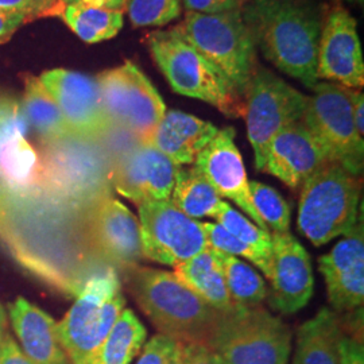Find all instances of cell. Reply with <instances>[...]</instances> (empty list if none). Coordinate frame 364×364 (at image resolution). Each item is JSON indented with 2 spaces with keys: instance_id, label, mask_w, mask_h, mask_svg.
Segmentation results:
<instances>
[{
  "instance_id": "obj_1",
  "label": "cell",
  "mask_w": 364,
  "mask_h": 364,
  "mask_svg": "<svg viewBox=\"0 0 364 364\" xmlns=\"http://www.w3.org/2000/svg\"><path fill=\"white\" fill-rule=\"evenodd\" d=\"M240 13L257 50L282 73L313 90L328 7L318 0H247Z\"/></svg>"
},
{
  "instance_id": "obj_2",
  "label": "cell",
  "mask_w": 364,
  "mask_h": 364,
  "mask_svg": "<svg viewBox=\"0 0 364 364\" xmlns=\"http://www.w3.org/2000/svg\"><path fill=\"white\" fill-rule=\"evenodd\" d=\"M131 293L161 335L181 343H204L221 312L205 302L174 273L135 269Z\"/></svg>"
},
{
  "instance_id": "obj_3",
  "label": "cell",
  "mask_w": 364,
  "mask_h": 364,
  "mask_svg": "<svg viewBox=\"0 0 364 364\" xmlns=\"http://www.w3.org/2000/svg\"><path fill=\"white\" fill-rule=\"evenodd\" d=\"M146 43L176 93L213 105L225 117L245 115V100L230 80L171 28L147 34Z\"/></svg>"
},
{
  "instance_id": "obj_4",
  "label": "cell",
  "mask_w": 364,
  "mask_h": 364,
  "mask_svg": "<svg viewBox=\"0 0 364 364\" xmlns=\"http://www.w3.org/2000/svg\"><path fill=\"white\" fill-rule=\"evenodd\" d=\"M291 329L262 306L221 312L205 346L223 364H287Z\"/></svg>"
},
{
  "instance_id": "obj_5",
  "label": "cell",
  "mask_w": 364,
  "mask_h": 364,
  "mask_svg": "<svg viewBox=\"0 0 364 364\" xmlns=\"http://www.w3.org/2000/svg\"><path fill=\"white\" fill-rule=\"evenodd\" d=\"M359 203V178L338 164L328 162L301 186L299 232L313 246H324L355 227Z\"/></svg>"
},
{
  "instance_id": "obj_6",
  "label": "cell",
  "mask_w": 364,
  "mask_h": 364,
  "mask_svg": "<svg viewBox=\"0 0 364 364\" xmlns=\"http://www.w3.org/2000/svg\"><path fill=\"white\" fill-rule=\"evenodd\" d=\"M171 30L219 68L245 100L258 61L240 9L219 14L186 11L181 23Z\"/></svg>"
},
{
  "instance_id": "obj_7",
  "label": "cell",
  "mask_w": 364,
  "mask_h": 364,
  "mask_svg": "<svg viewBox=\"0 0 364 364\" xmlns=\"http://www.w3.org/2000/svg\"><path fill=\"white\" fill-rule=\"evenodd\" d=\"M126 306L114 269L92 275L57 333L70 364H93L107 335Z\"/></svg>"
},
{
  "instance_id": "obj_8",
  "label": "cell",
  "mask_w": 364,
  "mask_h": 364,
  "mask_svg": "<svg viewBox=\"0 0 364 364\" xmlns=\"http://www.w3.org/2000/svg\"><path fill=\"white\" fill-rule=\"evenodd\" d=\"M309 96L302 122L324 151L328 162L360 177L364 165V138L353 123L347 88L318 81Z\"/></svg>"
},
{
  "instance_id": "obj_9",
  "label": "cell",
  "mask_w": 364,
  "mask_h": 364,
  "mask_svg": "<svg viewBox=\"0 0 364 364\" xmlns=\"http://www.w3.org/2000/svg\"><path fill=\"white\" fill-rule=\"evenodd\" d=\"M309 96L287 84L264 66L255 68L245 96L247 136L255 168L262 171L274 136L289 124L302 120Z\"/></svg>"
},
{
  "instance_id": "obj_10",
  "label": "cell",
  "mask_w": 364,
  "mask_h": 364,
  "mask_svg": "<svg viewBox=\"0 0 364 364\" xmlns=\"http://www.w3.org/2000/svg\"><path fill=\"white\" fill-rule=\"evenodd\" d=\"M96 81L112 127L147 144L168 111L153 82L131 61L100 73Z\"/></svg>"
},
{
  "instance_id": "obj_11",
  "label": "cell",
  "mask_w": 364,
  "mask_h": 364,
  "mask_svg": "<svg viewBox=\"0 0 364 364\" xmlns=\"http://www.w3.org/2000/svg\"><path fill=\"white\" fill-rule=\"evenodd\" d=\"M138 210L146 259L174 267L208 247L201 223L182 213L170 200L144 203Z\"/></svg>"
},
{
  "instance_id": "obj_12",
  "label": "cell",
  "mask_w": 364,
  "mask_h": 364,
  "mask_svg": "<svg viewBox=\"0 0 364 364\" xmlns=\"http://www.w3.org/2000/svg\"><path fill=\"white\" fill-rule=\"evenodd\" d=\"M28 127L21 102L0 92V203L39 185V156L27 141Z\"/></svg>"
},
{
  "instance_id": "obj_13",
  "label": "cell",
  "mask_w": 364,
  "mask_h": 364,
  "mask_svg": "<svg viewBox=\"0 0 364 364\" xmlns=\"http://www.w3.org/2000/svg\"><path fill=\"white\" fill-rule=\"evenodd\" d=\"M60 107L75 138L96 141L112 130L96 78L84 73L52 69L39 76Z\"/></svg>"
},
{
  "instance_id": "obj_14",
  "label": "cell",
  "mask_w": 364,
  "mask_h": 364,
  "mask_svg": "<svg viewBox=\"0 0 364 364\" xmlns=\"http://www.w3.org/2000/svg\"><path fill=\"white\" fill-rule=\"evenodd\" d=\"M317 78L360 90L364 60L356 19L340 3L326 13L317 55Z\"/></svg>"
},
{
  "instance_id": "obj_15",
  "label": "cell",
  "mask_w": 364,
  "mask_h": 364,
  "mask_svg": "<svg viewBox=\"0 0 364 364\" xmlns=\"http://www.w3.org/2000/svg\"><path fill=\"white\" fill-rule=\"evenodd\" d=\"M182 166L149 144H138L117 161L112 174L117 193L138 207L150 201H166Z\"/></svg>"
},
{
  "instance_id": "obj_16",
  "label": "cell",
  "mask_w": 364,
  "mask_h": 364,
  "mask_svg": "<svg viewBox=\"0 0 364 364\" xmlns=\"http://www.w3.org/2000/svg\"><path fill=\"white\" fill-rule=\"evenodd\" d=\"M235 136L234 127H224L218 131L216 136L197 156L193 165L221 198L231 200L247 215L250 220L254 221L262 230L269 231L254 207L247 171L242 154L235 144Z\"/></svg>"
},
{
  "instance_id": "obj_17",
  "label": "cell",
  "mask_w": 364,
  "mask_h": 364,
  "mask_svg": "<svg viewBox=\"0 0 364 364\" xmlns=\"http://www.w3.org/2000/svg\"><path fill=\"white\" fill-rule=\"evenodd\" d=\"M272 290L267 293L274 311L293 314L308 305L313 296L312 260L299 240L287 232H273Z\"/></svg>"
},
{
  "instance_id": "obj_18",
  "label": "cell",
  "mask_w": 364,
  "mask_h": 364,
  "mask_svg": "<svg viewBox=\"0 0 364 364\" xmlns=\"http://www.w3.org/2000/svg\"><path fill=\"white\" fill-rule=\"evenodd\" d=\"M318 270L326 279L328 299L333 312L338 314L363 308V216L344 235V239L320 257Z\"/></svg>"
},
{
  "instance_id": "obj_19",
  "label": "cell",
  "mask_w": 364,
  "mask_h": 364,
  "mask_svg": "<svg viewBox=\"0 0 364 364\" xmlns=\"http://www.w3.org/2000/svg\"><path fill=\"white\" fill-rule=\"evenodd\" d=\"M90 236L96 250L123 269H134L142 258L139 221L117 198L97 200L90 215Z\"/></svg>"
},
{
  "instance_id": "obj_20",
  "label": "cell",
  "mask_w": 364,
  "mask_h": 364,
  "mask_svg": "<svg viewBox=\"0 0 364 364\" xmlns=\"http://www.w3.org/2000/svg\"><path fill=\"white\" fill-rule=\"evenodd\" d=\"M328 164L324 151L306 124L299 120L279 131L266 151V171L290 189H299Z\"/></svg>"
},
{
  "instance_id": "obj_21",
  "label": "cell",
  "mask_w": 364,
  "mask_h": 364,
  "mask_svg": "<svg viewBox=\"0 0 364 364\" xmlns=\"http://www.w3.org/2000/svg\"><path fill=\"white\" fill-rule=\"evenodd\" d=\"M14 332L22 351L34 364H70L57 333L52 317L23 297L9 305Z\"/></svg>"
},
{
  "instance_id": "obj_22",
  "label": "cell",
  "mask_w": 364,
  "mask_h": 364,
  "mask_svg": "<svg viewBox=\"0 0 364 364\" xmlns=\"http://www.w3.org/2000/svg\"><path fill=\"white\" fill-rule=\"evenodd\" d=\"M219 129L200 117L177 109L166 111L147 144L154 146L176 165H192L216 136Z\"/></svg>"
},
{
  "instance_id": "obj_23",
  "label": "cell",
  "mask_w": 364,
  "mask_h": 364,
  "mask_svg": "<svg viewBox=\"0 0 364 364\" xmlns=\"http://www.w3.org/2000/svg\"><path fill=\"white\" fill-rule=\"evenodd\" d=\"M344 335L338 313L321 308L299 326L293 364H340V340Z\"/></svg>"
},
{
  "instance_id": "obj_24",
  "label": "cell",
  "mask_w": 364,
  "mask_h": 364,
  "mask_svg": "<svg viewBox=\"0 0 364 364\" xmlns=\"http://www.w3.org/2000/svg\"><path fill=\"white\" fill-rule=\"evenodd\" d=\"M174 274L219 312L234 309L225 287L220 260L213 248H204L193 258L174 266Z\"/></svg>"
},
{
  "instance_id": "obj_25",
  "label": "cell",
  "mask_w": 364,
  "mask_h": 364,
  "mask_svg": "<svg viewBox=\"0 0 364 364\" xmlns=\"http://www.w3.org/2000/svg\"><path fill=\"white\" fill-rule=\"evenodd\" d=\"M21 105L28 126L38 134L43 144H55L75 138L60 107L39 77H26Z\"/></svg>"
},
{
  "instance_id": "obj_26",
  "label": "cell",
  "mask_w": 364,
  "mask_h": 364,
  "mask_svg": "<svg viewBox=\"0 0 364 364\" xmlns=\"http://www.w3.org/2000/svg\"><path fill=\"white\" fill-rule=\"evenodd\" d=\"M170 201L182 213L195 220L203 218L216 219L224 203L215 188L195 166L178 170Z\"/></svg>"
},
{
  "instance_id": "obj_27",
  "label": "cell",
  "mask_w": 364,
  "mask_h": 364,
  "mask_svg": "<svg viewBox=\"0 0 364 364\" xmlns=\"http://www.w3.org/2000/svg\"><path fill=\"white\" fill-rule=\"evenodd\" d=\"M147 329L130 309H123L107 335L93 364H130L141 352Z\"/></svg>"
},
{
  "instance_id": "obj_28",
  "label": "cell",
  "mask_w": 364,
  "mask_h": 364,
  "mask_svg": "<svg viewBox=\"0 0 364 364\" xmlns=\"http://www.w3.org/2000/svg\"><path fill=\"white\" fill-rule=\"evenodd\" d=\"M66 26L87 43H99L117 37L123 27V13L84 3L66 4L60 15Z\"/></svg>"
},
{
  "instance_id": "obj_29",
  "label": "cell",
  "mask_w": 364,
  "mask_h": 364,
  "mask_svg": "<svg viewBox=\"0 0 364 364\" xmlns=\"http://www.w3.org/2000/svg\"><path fill=\"white\" fill-rule=\"evenodd\" d=\"M215 251L220 260L225 287L232 304L242 308L260 306L269 293L262 275L245 260L218 250Z\"/></svg>"
},
{
  "instance_id": "obj_30",
  "label": "cell",
  "mask_w": 364,
  "mask_h": 364,
  "mask_svg": "<svg viewBox=\"0 0 364 364\" xmlns=\"http://www.w3.org/2000/svg\"><path fill=\"white\" fill-rule=\"evenodd\" d=\"M218 224L235 236L242 243L254 248L260 255V258L267 263L272 269L273 266V242H272V232L262 230L255 223L250 220L247 216L236 210L228 203H223L220 212L216 218Z\"/></svg>"
},
{
  "instance_id": "obj_31",
  "label": "cell",
  "mask_w": 364,
  "mask_h": 364,
  "mask_svg": "<svg viewBox=\"0 0 364 364\" xmlns=\"http://www.w3.org/2000/svg\"><path fill=\"white\" fill-rule=\"evenodd\" d=\"M250 193L260 219L269 232H287L291 213L287 200L272 186L259 181L250 182Z\"/></svg>"
},
{
  "instance_id": "obj_32",
  "label": "cell",
  "mask_w": 364,
  "mask_h": 364,
  "mask_svg": "<svg viewBox=\"0 0 364 364\" xmlns=\"http://www.w3.org/2000/svg\"><path fill=\"white\" fill-rule=\"evenodd\" d=\"M181 0H129L126 11L134 27H162L181 15Z\"/></svg>"
},
{
  "instance_id": "obj_33",
  "label": "cell",
  "mask_w": 364,
  "mask_h": 364,
  "mask_svg": "<svg viewBox=\"0 0 364 364\" xmlns=\"http://www.w3.org/2000/svg\"><path fill=\"white\" fill-rule=\"evenodd\" d=\"M201 227H203V231L205 235L207 245L209 247L221 251L224 254H228V255H234L237 258H245V259L252 262L258 269L262 270V273L266 275V278L270 279L272 269L267 266V263L264 260L260 258L259 254L254 248L237 240L235 236L227 232L218 223H201Z\"/></svg>"
},
{
  "instance_id": "obj_34",
  "label": "cell",
  "mask_w": 364,
  "mask_h": 364,
  "mask_svg": "<svg viewBox=\"0 0 364 364\" xmlns=\"http://www.w3.org/2000/svg\"><path fill=\"white\" fill-rule=\"evenodd\" d=\"M66 4L55 0H0V13L21 14L28 21L60 16Z\"/></svg>"
},
{
  "instance_id": "obj_35",
  "label": "cell",
  "mask_w": 364,
  "mask_h": 364,
  "mask_svg": "<svg viewBox=\"0 0 364 364\" xmlns=\"http://www.w3.org/2000/svg\"><path fill=\"white\" fill-rule=\"evenodd\" d=\"M177 340L165 335H156L144 346V352L138 364H166L170 355L174 351Z\"/></svg>"
},
{
  "instance_id": "obj_36",
  "label": "cell",
  "mask_w": 364,
  "mask_h": 364,
  "mask_svg": "<svg viewBox=\"0 0 364 364\" xmlns=\"http://www.w3.org/2000/svg\"><path fill=\"white\" fill-rule=\"evenodd\" d=\"M186 11L198 14H219L239 10L242 0H181Z\"/></svg>"
},
{
  "instance_id": "obj_37",
  "label": "cell",
  "mask_w": 364,
  "mask_h": 364,
  "mask_svg": "<svg viewBox=\"0 0 364 364\" xmlns=\"http://www.w3.org/2000/svg\"><path fill=\"white\" fill-rule=\"evenodd\" d=\"M183 364H223L204 343H183Z\"/></svg>"
},
{
  "instance_id": "obj_38",
  "label": "cell",
  "mask_w": 364,
  "mask_h": 364,
  "mask_svg": "<svg viewBox=\"0 0 364 364\" xmlns=\"http://www.w3.org/2000/svg\"><path fill=\"white\" fill-rule=\"evenodd\" d=\"M340 364H364L362 340L343 335L340 340Z\"/></svg>"
},
{
  "instance_id": "obj_39",
  "label": "cell",
  "mask_w": 364,
  "mask_h": 364,
  "mask_svg": "<svg viewBox=\"0 0 364 364\" xmlns=\"http://www.w3.org/2000/svg\"><path fill=\"white\" fill-rule=\"evenodd\" d=\"M0 364H34L26 355L25 352L21 350V347L16 344L10 335L6 338L3 348L0 352Z\"/></svg>"
},
{
  "instance_id": "obj_40",
  "label": "cell",
  "mask_w": 364,
  "mask_h": 364,
  "mask_svg": "<svg viewBox=\"0 0 364 364\" xmlns=\"http://www.w3.org/2000/svg\"><path fill=\"white\" fill-rule=\"evenodd\" d=\"M347 95L351 102L352 117L358 134L364 138V95L359 90L347 88Z\"/></svg>"
},
{
  "instance_id": "obj_41",
  "label": "cell",
  "mask_w": 364,
  "mask_h": 364,
  "mask_svg": "<svg viewBox=\"0 0 364 364\" xmlns=\"http://www.w3.org/2000/svg\"><path fill=\"white\" fill-rule=\"evenodd\" d=\"M26 22L28 19L21 14L0 13V39L9 41L14 33Z\"/></svg>"
},
{
  "instance_id": "obj_42",
  "label": "cell",
  "mask_w": 364,
  "mask_h": 364,
  "mask_svg": "<svg viewBox=\"0 0 364 364\" xmlns=\"http://www.w3.org/2000/svg\"><path fill=\"white\" fill-rule=\"evenodd\" d=\"M129 0H73V3H84V4H90L93 7H102L107 10H114V11H126V6H127Z\"/></svg>"
},
{
  "instance_id": "obj_43",
  "label": "cell",
  "mask_w": 364,
  "mask_h": 364,
  "mask_svg": "<svg viewBox=\"0 0 364 364\" xmlns=\"http://www.w3.org/2000/svg\"><path fill=\"white\" fill-rule=\"evenodd\" d=\"M9 318H7V313L4 306L0 304V352L3 348V344L6 341V338L9 336Z\"/></svg>"
},
{
  "instance_id": "obj_44",
  "label": "cell",
  "mask_w": 364,
  "mask_h": 364,
  "mask_svg": "<svg viewBox=\"0 0 364 364\" xmlns=\"http://www.w3.org/2000/svg\"><path fill=\"white\" fill-rule=\"evenodd\" d=\"M166 364H183V343L177 341L176 348H174L173 353L170 355Z\"/></svg>"
},
{
  "instance_id": "obj_45",
  "label": "cell",
  "mask_w": 364,
  "mask_h": 364,
  "mask_svg": "<svg viewBox=\"0 0 364 364\" xmlns=\"http://www.w3.org/2000/svg\"><path fill=\"white\" fill-rule=\"evenodd\" d=\"M346 1H350V3H355V4H360V6H363L364 0H346Z\"/></svg>"
},
{
  "instance_id": "obj_46",
  "label": "cell",
  "mask_w": 364,
  "mask_h": 364,
  "mask_svg": "<svg viewBox=\"0 0 364 364\" xmlns=\"http://www.w3.org/2000/svg\"><path fill=\"white\" fill-rule=\"evenodd\" d=\"M55 1H60V3H64V4H70V3H73V0H55Z\"/></svg>"
},
{
  "instance_id": "obj_47",
  "label": "cell",
  "mask_w": 364,
  "mask_h": 364,
  "mask_svg": "<svg viewBox=\"0 0 364 364\" xmlns=\"http://www.w3.org/2000/svg\"><path fill=\"white\" fill-rule=\"evenodd\" d=\"M4 42H7V41H4V39H0V45H1V43H4Z\"/></svg>"
},
{
  "instance_id": "obj_48",
  "label": "cell",
  "mask_w": 364,
  "mask_h": 364,
  "mask_svg": "<svg viewBox=\"0 0 364 364\" xmlns=\"http://www.w3.org/2000/svg\"><path fill=\"white\" fill-rule=\"evenodd\" d=\"M245 1H247V0H242V4H243V3H245Z\"/></svg>"
}]
</instances>
